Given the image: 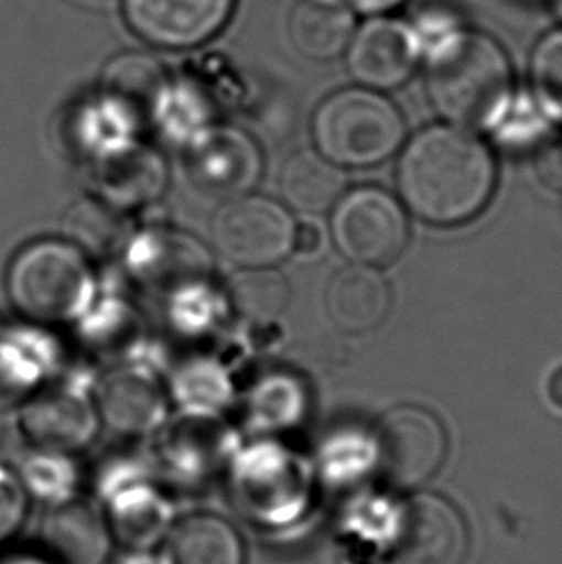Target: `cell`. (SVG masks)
<instances>
[{"label": "cell", "instance_id": "6", "mask_svg": "<svg viewBox=\"0 0 562 564\" xmlns=\"http://www.w3.org/2000/svg\"><path fill=\"white\" fill-rule=\"evenodd\" d=\"M335 243L363 267H386L403 252L409 228L401 206L386 191L363 187L337 205Z\"/></svg>", "mask_w": 562, "mask_h": 564}, {"label": "cell", "instance_id": "7", "mask_svg": "<svg viewBox=\"0 0 562 564\" xmlns=\"http://www.w3.org/2000/svg\"><path fill=\"white\" fill-rule=\"evenodd\" d=\"M213 234L218 251L239 267H272L293 251L295 221L270 198L241 197L221 208Z\"/></svg>", "mask_w": 562, "mask_h": 564}, {"label": "cell", "instance_id": "20", "mask_svg": "<svg viewBox=\"0 0 562 564\" xmlns=\"http://www.w3.org/2000/svg\"><path fill=\"white\" fill-rule=\"evenodd\" d=\"M536 169L543 184L562 193V141L551 143L538 154Z\"/></svg>", "mask_w": 562, "mask_h": 564}, {"label": "cell", "instance_id": "18", "mask_svg": "<svg viewBox=\"0 0 562 564\" xmlns=\"http://www.w3.org/2000/svg\"><path fill=\"white\" fill-rule=\"evenodd\" d=\"M532 79L541 102L562 118V30L549 33L536 46Z\"/></svg>", "mask_w": 562, "mask_h": 564}, {"label": "cell", "instance_id": "5", "mask_svg": "<svg viewBox=\"0 0 562 564\" xmlns=\"http://www.w3.org/2000/svg\"><path fill=\"white\" fill-rule=\"evenodd\" d=\"M447 453L440 420L419 406L388 412L374 432V458L381 478L393 488L422 486L437 473Z\"/></svg>", "mask_w": 562, "mask_h": 564}, {"label": "cell", "instance_id": "12", "mask_svg": "<svg viewBox=\"0 0 562 564\" xmlns=\"http://www.w3.org/2000/svg\"><path fill=\"white\" fill-rule=\"evenodd\" d=\"M296 51L312 61H329L349 46L355 18L345 0H299L289 18Z\"/></svg>", "mask_w": 562, "mask_h": 564}, {"label": "cell", "instance_id": "16", "mask_svg": "<svg viewBox=\"0 0 562 564\" xmlns=\"http://www.w3.org/2000/svg\"><path fill=\"white\" fill-rule=\"evenodd\" d=\"M229 299L236 311L249 318H274L288 306L289 283L270 268H249L229 282Z\"/></svg>", "mask_w": 562, "mask_h": 564}, {"label": "cell", "instance_id": "1", "mask_svg": "<svg viewBox=\"0 0 562 564\" xmlns=\"http://www.w3.org/2000/svg\"><path fill=\"white\" fill-rule=\"evenodd\" d=\"M491 154L468 131L437 126L419 133L404 151L399 187L422 220L455 226L471 220L494 193Z\"/></svg>", "mask_w": 562, "mask_h": 564}, {"label": "cell", "instance_id": "23", "mask_svg": "<svg viewBox=\"0 0 562 564\" xmlns=\"http://www.w3.org/2000/svg\"><path fill=\"white\" fill-rule=\"evenodd\" d=\"M355 7L365 10V12H381V10H389V8L401 4L403 0H353Z\"/></svg>", "mask_w": 562, "mask_h": 564}, {"label": "cell", "instance_id": "21", "mask_svg": "<svg viewBox=\"0 0 562 564\" xmlns=\"http://www.w3.org/2000/svg\"><path fill=\"white\" fill-rule=\"evenodd\" d=\"M322 245V231L314 224H301L295 226L293 236V251L299 254H314Z\"/></svg>", "mask_w": 562, "mask_h": 564}, {"label": "cell", "instance_id": "4", "mask_svg": "<svg viewBox=\"0 0 562 564\" xmlns=\"http://www.w3.org/2000/svg\"><path fill=\"white\" fill-rule=\"evenodd\" d=\"M91 270L82 252L61 241H41L20 252L8 274L12 305L35 322L74 318L91 297Z\"/></svg>", "mask_w": 562, "mask_h": 564}, {"label": "cell", "instance_id": "15", "mask_svg": "<svg viewBox=\"0 0 562 564\" xmlns=\"http://www.w3.org/2000/svg\"><path fill=\"white\" fill-rule=\"evenodd\" d=\"M343 187L342 172L312 151L291 156L281 170V195L301 213H326L342 197Z\"/></svg>", "mask_w": 562, "mask_h": 564}, {"label": "cell", "instance_id": "13", "mask_svg": "<svg viewBox=\"0 0 562 564\" xmlns=\"http://www.w3.org/2000/svg\"><path fill=\"white\" fill-rule=\"evenodd\" d=\"M244 543L228 522L197 514L182 520L167 534L162 564H244Z\"/></svg>", "mask_w": 562, "mask_h": 564}, {"label": "cell", "instance_id": "9", "mask_svg": "<svg viewBox=\"0 0 562 564\" xmlns=\"http://www.w3.org/2000/svg\"><path fill=\"white\" fill-rule=\"evenodd\" d=\"M393 545L401 564H461L466 551L463 519L445 499L420 494L399 512Z\"/></svg>", "mask_w": 562, "mask_h": 564}, {"label": "cell", "instance_id": "8", "mask_svg": "<svg viewBox=\"0 0 562 564\" xmlns=\"http://www.w3.org/2000/svg\"><path fill=\"white\" fill-rule=\"evenodd\" d=\"M236 0H123V14L139 37L162 48H193L224 30Z\"/></svg>", "mask_w": 562, "mask_h": 564}, {"label": "cell", "instance_id": "24", "mask_svg": "<svg viewBox=\"0 0 562 564\" xmlns=\"http://www.w3.org/2000/svg\"><path fill=\"white\" fill-rule=\"evenodd\" d=\"M74 414H79V409H77V404L72 403L68 406V411L64 412V416H61V420L69 419V416H74ZM54 427H56V424H51V426H46V430H43V432H39V434L45 435V437H41L43 442H51Z\"/></svg>", "mask_w": 562, "mask_h": 564}, {"label": "cell", "instance_id": "19", "mask_svg": "<svg viewBox=\"0 0 562 564\" xmlns=\"http://www.w3.org/2000/svg\"><path fill=\"white\" fill-rule=\"evenodd\" d=\"M25 514V494L22 486L0 470V542L15 532Z\"/></svg>", "mask_w": 562, "mask_h": 564}, {"label": "cell", "instance_id": "11", "mask_svg": "<svg viewBox=\"0 0 562 564\" xmlns=\"http://www.w3.org/2000/svg\"><path fill=\"white\" fill-rule=\"evenodd\" d=\"M389 288L376 270L368 267L343 268L329 282L327 313L350 334H365L380 326L388 316Z\"/></svg>", "mask_w": 562, "mask_h": 564}, {"label": "cell", "instance_id": "14", "mask_svg": "<svg viewBox=\"0 0 562 564\" xmlns=\"http://www.w3.org/2000/svg\"><path fill=\"white\" fill-rule=\"evenodd\" d=\"M167 82L166 69L151 54L123 53L108 62L100 91L141 120L143 116L154 115Z\"/></svg>", "mask_w": 562, "mask_h": 564}, {"label": "cell", "instance_id": "3", "mask_svg": "<svg viewBox=\"0 0 562 564\" xmlns=\"http://www.w3.org/2000/svg\"><path fill=\"white\" fill-rule=\"evenodd\" d=\"M314 139L327 161L357 169L374 166L403 143V116L378 93L345 89L320 105Z\"/></svg>", "mask_w": 562, "mask_h": 564}, {"label": "cell", "instance_id": "10", "mask_svg": "<svg viewBox=\"0 0 562 564\" xmlns=\"http://www.w3.org/2000/svg\"><path fill=\"white\" fill-rule=\"evenodd\" d=\"M349 69L360 84L393 89L404 84L417 62V39L403 23L374 20L349 43Z\"/></svg>", "mask_w": 562, "mask_h": 564}, {"label": "cell", "instance_id": "17", "mask_svg": "<svg viewBox=\"0 0 562 564\" xmlns=\"http://www.w3.org/2000/svg\"><path fill=\"white\" fill-rule=\"evenodd\" d=\"M100 401L105 416L110 420L112 426L120 430H144L154 424L156 419H152L149 412L136 406V403L162 409L156 389L152 388L149 381L133 375L115 378L105 383Z\"/></svg>", "mask_w": 562, "mask_h": 564}, {"label": "cell", "instance_id": "25", "mask_svg": "<svg viewBox=\"0 0 562 564\" xmlns=\"http://www.w3.org/2000/svg\"><path fill=\"white\" fill-rule=\"evenodd\" d=\"M556 7H559V10H561L562 14V0H556Z\"/></svg>", "mask_w": 562, "mask_h": 564}, {"label": "cell", "instance_id": "2", "mask_svg": "<svg viewBox=\"0 0 562 564\" xmlns=\"http://www.w3.org/2000/svg\"><path fill=\"white\" fill-rule=\"evenodd\" d=\"M428 91L448 122L484 128L509 102V61L501 46L482 33L451 35L430 61Z\"/></svg>", "mask_w": 562, "mask_h": 564}, {"label": "cell", "instance_id": "22", "mask_svg": "<svg viewBox=\"0 0 562 564\" xmlns=\"http://www.w3.org/2000/svg\"><path fill=\"white\" fill-rule=\"evenodd\" d=\"M549 403L553 404V409L562 412V365L549 375L548 386H545Z\"/></svg>", "mask_w": 562, "mask_h": 564}]
</instances>
